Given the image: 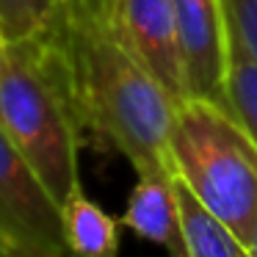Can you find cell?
<instances>
[{"instance_id": "15", "label": "cell", "mask_w": 257, "mask_h": 257, "mask_svg": "<svg viewBox=\"0 0 257 257\" xmlns=\"http://www.w3.org/2000/svg\"><path fill=\"white\" fill-rule=\"evenodd\" d=\"M3 61H6V42L0 36V69H3Z\"/></svg>"}, {"instance_id": "1", "label": "cell", "mask_w": 257, "mask_h": 257, "mask_svg": "<svg viewBox=\"0 0 257 257\" xmlns=\"http://www.w3.org/2000/svg\"><path fill=\"white\" fill-rule=\"evenodd\" d=\"M61 47L83 136L119 152L139 177L172 174L174 97L119 42L105 12L67 0L50 25Z\"/></svg>"}, {"instance_id": "7", "label": "cell", "mask_w": 257, "mask_h": 257, "mask_svg": "<svg viewBox=\"0 0 257 257\" xmlns=\"http://www.w3.org/2000/svg\"><path fill=\"white\" fill-rule=\"evenodd\" d=\"M122 227L141 240L158 243L169 257H188L180 224L174 174H144L133 185L122 213Z\"/></svg>"}, {"instance_id": "13", "label": "cell", "mask_w": 257, "mask_h": 257, "mask_svg": "<svg viewBox=\"0 0 257 257\" xmlns=\"http://www.w3.org/2000/svg\"><path fill=\"white\" fill-rule=\"evenodd\" d=\"M246 246H249L251 257H257V216H254V221H251L249 235H246Z\"/></svg>"}, {"instance_id": "3", "label": "cell", "mask_w": 257, "mask_h": 257, "mask_svg": "<svg viewBox=\"0 0 257 257\" xmlns=\"http://www.w3.org/2000/svg\"><path fill=\"white\" fill-rule=\"evenodd\" d=\"M169 166L196 202L246 243L257 216V147L238 116L207 97L180 100L169 133Z\"/></svg>"}, {"instance_id": "4", "label": "cell", "mask_w": 257, "mask_h": 257, "mask_svg": "<svg viewBox=\"0 0 257 257\" xmlns=\"http://www.w3.org/2000/svg\"><path fill=\"white\" fill-rule=\"evenodd\" d=\"M0 249L14 257H69L61 202L0 130Z\"/></svg>"}, {"instance_id": "2", "label": "cell", "mask_w": 257, "mask_h": 257, "mask_svg": "<svg viewBox=\"0 0 257 257\" xmlns=\"http://www.w3.org/2000/svg\"><path fill=\"white\" fill-rule=\"evenodd\" d=\"M0 130L36 169L58 202L80 188L86 144L61 47L50 28L6 45L0 69Z\"/></svg>"}, {"instance_id": "6", "label": "cell", "mask_w": 257, "mask_h": 257, "mask_svg": "<svg viewBox=\"0 0 257 257\" xmlns=\"http://www.w3.org/2000/svg\"><path fill=\"white\" fill-rule=\"evenodd\" d=\"M177 12L180 42L188 89L196 97L227 105L229 28L224 0H172Z\"/></svg>"}, {"instance_id": "5", "label": "cell", "mask_w": 257, "mask_h": 257, "mask_svg": "<svg viewBox=\"0 0 257 257\" xmlns=\"http://www.w3.org/2000/svg\"><path fill=\"white\" fill-rule=\"evenodd\" d=\"M105 17L119 42L155 75L174 102L191 97L172 0H111Z\"/></svg>"}, {"instance_id": "8", "label": "cell", "mask_w": 257, "mask_h": 257, "mask_svg": "<svg viewBox=\"0 0 257 257\" xmlns=\"http://www.w3.org/2000/svg\"><path fill=\"white\" fill-rule=\"evenodd\" d=\"M61 224L69 257H119V224L80 185L61 202Z\"/></svg>"}, {"instance_id": "10", "label": "cell", "mask_w": 257, "mask_h": 257, "mask_svg": "<svg viewBox=\"0 0 257 257\" xmlns=\"http://www.w3.org/2000/svg\"><path fill=\"white\" fill-rule=\"evenodd\" d=\"M227 105L257 147V61L229 42Z\"/></svg>"}, {"instance_id": "16", "label": "cell", "mask_w": 257, "mask_h": 257, "mask_svg": "<svg viewBox=\"0 0 257 257\" xmlns=\"http://www.w3.org/2000/svg\"><path fill=\"white\" fill-rule=\"evenodd\" d=\"M0 257H14V254H9L6 249H0Z\"/></svg>"}, {"instance_id": "12", "label": "cell", "mask_w": 257, "mask_h": 257, "mask_svg": "<svg viewBox=\"0 0 257 257\" xmlns=\"http://www.w3.org/2000/svg\"><path fill=\"white\" fill-rule=\"evenodd\" d=\"M229 42L257 61V0H224Z\"/></svg>"}, {"instance_id": "11", "label": "cell", "mask_w": 257, "mask_h": 257, "mask_svg": "<svg viewBox=\"0 0 257 257\" xmlns=\"http://www.w3.org/2000/svg\"><path fill=\"white\" fill-rule=\"evenodd\" d=\"M67 0H0V36L6 45L45 34Z\"/></svg>"}, {"instance_id": "14", "label": "cell", "mask_w": 257, "mask_h": 257, "mask_svg": "<svg viewBox=\"0 0 257 257\" xmlns=\"http://www.w3.org/2000/svg\"><path fill=\"white\" fill-rule=\"evenodd\" d=\"M80 3H83V6H89V9H97V12H105L111 0H80Z\"/></svg>"}, {"instance_id": "9", "label": "cell", "mask_w": 257, "mask_h": 257, "mask_svg": "<svg viewBox=\"0 0 257 257\" xmlns=\"http://www.w3.org/2000/svg\"><path fill=\"white\" fill-rule=\"evenodd\" d=\"M174 191H177L180 224H183L188 257H251L249 246L207 207H202L177 177H174Z\"/></svg>"}]
</instances>
